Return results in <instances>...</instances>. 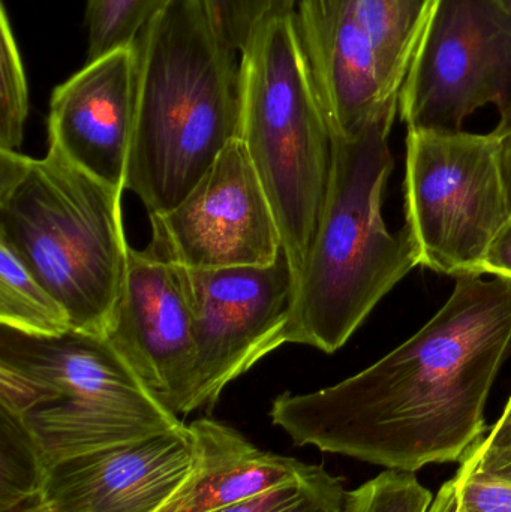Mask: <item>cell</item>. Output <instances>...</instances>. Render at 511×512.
<instances>
[{
  "mask_svg": "<svg viewBox=\"0 0 511 512\" xmlns=\"http://www.w3.org/2000/svg\"><path fill=\"white\" fill-rule=\"evenodd\" d=\"M137 99L135 45L89 60L51 95L48 149L90 176L125 191Z\"/></svg>",
  "mask_w": 511,
  "mask_h": 512,
  "instance_id": "obj_13",
  "label": "cell"
},
{
  "mask_svg": "<svg viewBox=\"0 0 511 512\" xmlns=\"http://www.w3.org/2000/svg\"><path fill=\"white\" fill-rule=\"evenodd\" d=\"M483 274L511 279V221L489 251Z\"/></svg>",
  "mask_w": 511,
  "mask_h": 512,
  "instance_id": "obj_25",
  "label": "cell"
},
{
  "mask_svg": "<svg viewBox=\"0 0 511 512\" xmlns=\"http://www.w3.org/2000/svg\"><path fill=\"white\" fill-rule=\"evenodd\" d=\"M195 339L192 412L287 343L296 276L285 252L273 264L221 270L183 268Z\"/></svg>",
  "mask_w": 511,
  "mask_h": 512,
  "instance_id": "obj_10",
  "label": "cell"
},
{
  "mask_svg": "<svg viewBox=\"0 0 511 512\" xmlns=\"http://www.w3.org/2000/svg\"><path fill=\"white\" fill-rule=\"evenodd\" d=\"M188 426L81 454L48 471L42 498L54 512H156L189 477Z\"/></svg>",
  "mask_w": 511,
  "mask_h": 512,
  "instance_id": "obj_14",
  "label": "cell"
},
{
  "mask_svg": "<svg viewBox=\"0 0 511 512\" xmlns=\"http://www.w3.org/2000/svg\"><path fill=\"white\" fill-rule=\"evenodd\" d=\"M452 483L459 512H511V480L461 463Z\"/></svg>",
  "mask_w": 511,
  "mask_h": 512,
  "instance_id": "obj_23",
  "label": "cell"
},
{
  "mask_svg": "<svg viewBox=\"0 0 511 512\" xmlns=\"http://www.w3.org/2000/svg\"><path fill=\"white\" fill-rule=\"evenodd\" d=\"M498 3H500L501 8L504 9V12H506L507 17H509L511 21V0H498Z\"/></svg>",
  "mask_w": 511,
  "mask_h": 512,
  "instance_id": "obj_31",
  "label": "cell"
},
{
  "mask_svg": "<svg viewBox=\"0 0 511 512\" xmlns=\"http://www.w3.org/2000/svg\"><path fill=\"white\" fill-rule=\"evenodd\" d=\"M138 99L125 189L150 215L185 200L240 138V54L191 0H173L135 42Z\"/></svg>",
  "mask_w": 511,
  "mask_h": 512,
  "instance_id": "obj_2",
  "label": "cell"
},
{
  "mask_svg": "<svg viewBox=\"0 0 511 512\" xmlns=\"http://www.w3.org/2000/svg\"><path fill=\"white\" fill-rule=\"evenodd\" d=\"M122 194L56 150L0 152V240L93 336H107L128 271Z\"/></svg>",
  "mask_w": 511,
  "mask_h": 512,
  "instance_id": "obj_4",
  "label": "cell"
},
{
  "mask_svg": "<svg viewBox=\"0 0 511 512\" xmlns=\"http://www.w3.org/2000/svg\"><path fill=\"white\" fill-rule=\"evenodd\" d=\"M510 462L511 450L504 454H498V456L485 457V459H476V457L467 456L461 463H467V465L473 466V468L479 469V471H489V469H494L497 468V466Z\"/></svg>",
  "mask_w": 511,
  "mask_h": 512,
  "instance_id": "obj_28",
  "label": "cell"
},
{
  "mask_svg": "<svg viewBox=\"0 0 511 512\" xmlns=\"http://www.w3.org/2000/svg\"><path fill=\"white\" fill-rule=\"evenodd\" d=\"M0 325L30 336H60L74 330L63 304L0 240Z\"/></svg>",
  "mask_w": 511,
  "mask_h": 512,
  "instance_id": "obj_16",
  "label": "cell"
},
{
  "mask_svg": "<svg viewBox=\"0 0 511 512\" xmlns=\"http://www.w3.org/2000/svg\"><path fill=\"white\" fill-rule=\"evenodd\" d=\"M431 504L432 493L414 472L386 469L348 492L345 512H428Z\"/></svg>",
  "mask_w": 511,
  "mask_h": 512,
  "instance_id": "obj_22",
  "label": "cell"
},
{
  "mask_svg": "<svg viewBox=\"0 0 511 512\" xmlns=\"http://www.w3.org/2000/svg\"><path fill=\"white\" fill-rule=\"evenodd\" d=\"M105 339L177 417L192 412L195 339L183 270L129 249L122 295Z\"/></svg>",
  "mask_w": 511,
  "mask_h": 512,
  "instance_id": "obj_12",
  "label": "cell"
},
{
  "mask_svg": "<svg viewBox=\"0 0 511 512\" xmlns=\"http://www.w3.org/2000/svg\"><path fill=\"white\" fill-rule=\"evenodd\" d=\"M428 512H459L456 507L455 487H453L452 480L443 484Z\"/></svg>",
  "mask_w": 511,
  "mask_h": 512,
  "instance_id": "obj_27",
  "label": "cell"
},
{
  "mask_svg": "<svg viewBox=\"0 0 511 512\" xmlns=\"http://www.w3.org/2000/svg\"><path fill=\"white\" fill-rule=\"evenodd\" d=\"M173 0H87V62L131 47Z\"/></svg>",
  "mask_w": 511,
  "mask_h": 512,
  "instance_id": "obj_18",
  "label": "cell"
},
{
  "mask_svg": "<svg viewBox=\"0 0 511 512\" xmlns=\"http://www.w3.org/2000/svg\"><path fill=\"white\" fill-rule=\"evenodd\" d=\"M0 512H54L48 507L47 502L42 498L41 493L32 498L24 499V501L18 502V504L12 505V507L0 510Z\"/></svg>",
  "mask_w": 511,
  "mask_h": 512,
  "instance_id": "obj_29",
  "label": "cell"
},
{
  "mask_svg": "<svg viewBox=\"0 0 511 512\" xmlns=\"http://www.w3.org/2000/svg\"><path fill=\"white\" fill-rule=\"evenodd\" d=\"M240 138L299 279L329 192L333 135L315 92L294 12L266 21L240 54Z\"/></svg>",
  "mask_w": 511,
  "mask_h": 512,
  "instance_id": "obj_6",
  "label": "cell"
},
{
  "mask_svg": "<svg viewBox=\"0 0 511 512\" xmlns=\"http://www.w3.org/2000/svg\"><path fill=\"white\" fill-rule=\"evenodd\" d=\"M500 144L501 165H503L504 179H506L507 191L511 201V125L509 128L495 129L492 131Z\"/></svg>",
  "mask_w": 511,
  "mask_h": 512,
  "instance_id": "obj_26",
  "label": "cell"
},
{
  "mask_svg": "<svg viewBox=\"0 0 511 512\" xmlns=\"http://www.w3.org/2000/svg\"><path fill=\"white\" fill-rule=\"evenodd\" d=\"M29 116V87L5 3L0 8V152H20Z\"/></svg>",
  "mask_w": 511,
  "mask_h": 512,
  "instance_id": "obj_20",
  "label": "cell"
},
{
  "mask_svg": "<svg viewBox=\"0 0 511 512\" xmlns=\"http://www.w3.org/2000/svg\"><path fill=\"white\" fill-rule=\"evenodd\" d=\"M386 114L357 135H333L329 192L296 283L287 343L341 349L374 307L419 264L407 228L387 230L383 195L393 170Z\"/></svg>",
  "mask_w": 511,
  "mask_h": 512,
  "instance_id": "obj_3",
  "label": "cell"
},
{
  "mask_svg": "<svg viewBox=\"0 0 511 512\" xmlns=\"http://www.w3.org/2000/svg\"><path fill=\"white\" fill-rule=\"evenodd\" d=\"M437 0H297L306 65L333 135L398 114Z\"/></svg>",
  "mask_w": 511,
  "mask_h": 512,
  "instance_id": "obj_7",
  "label": "cell"
},
{
  "mask_svg": "<svg viewBox=\"0 0 511 512\" xmlns=\"http://www.w3.org/2000/svg\"><path fill=\"white\" fill-rule=\"evenodd\" d=\"M195 447L189 477L156 512H215L296 480L311 468L258 450L233 427L210 418L188 426Z\"/></svg>",
  "mask_w": 511,
  "mask_h": 512,
  "instance_id": "obj_15",
  "label": "cell"
},
{
  "mask_svg": "<svg viewBox=\"0 0 511 512\" xmlns=\"http://www.w3.org/2000/svg\"><path fill=\"white\" fill-rule=\"evenodd\" d=\"M0 408L18 415L57 463L185 426L105 337L30 336L0 325Z\"/></svg>",
  "mask_w": 511,
  "mask_h": 512,
  "instance_id": "obj_5",
  "label": "cell"
},
{
  "mask_svg": "<svg viewBox=\"0 0 511 512\" xmlns=\"http://www.w3.org/2000/svg\"><path fill=\"white\" fill-rule=\"evenodd\" d=\"M482 472H488V474L497 475V477L506 478V480H511V462L504 463V465L497 466V468L489 469V471Z\"/></svg>",
  "mask_w": 511,
  "mask_h": 512,
  "instance_id": "obj_30",
  "label": "cell"
},
{
  "mask_svg": "<svg viewBox=\"0 0 511 512\" xmlns=\"http://www.w3.org/2000/svg\"><path fill=\"white\" fill-rule=\"evenodd\" d=\"M213 32L242 54L266 21L296 11L297 0H191Z\"/></svg>",
  "mask_w": 511,
  "mask_h": 512,
  "instance_id": "obj_21",
  "label": "cell"
},
{
  "mask_svg": "<svg viewBox=\"0 0 511 512\" xmlns=\"http://www.w3.org/2000/svg\"><path fill=\"white\" fill-rule=\"evenodd\" d=\"M347 495L339 478L311 465L296 480L215 512H345Z\"/></svg>",
  "mask_w": 511,
  "mask_h": 512,
  "instance_id": "obj_19",
  "label": "cell"
},
{
  "mask_svg": "<svg viewBox=\"0 0 511 512\" xmlns=\"http://www.w3.org/2000/svg\"><path fill=\"white\" fill-rule=\"evenodd\" d=\"M511 349V279L456 277L452 297L368 369L276 397L270 418L297 447L414 472L461 463L486 438V402Z\"/></svg>",
  "mask_w": 511,
  "mask_h": 512,
  "instance_id": "obj_1",
  "label": "cell"
},
{
  "mask_svg": "<svg viewBox=\"0 0 511 512\" xmlns=\"http://www.w3.org/2000/svg\"><path fill=\"white\" fill-rule=\"evenodd\" d=\"M511 450V399L507 403L504 414L500 420L492 427L491 433L480 442L479 445L470 451L468 456L476 459H485V457L498 456V454L507 453Z\"/></svg>",
  "mask_w": 511,
  "mask_h": 512,
  "instance_id": "obj_24",
  "label": "cell"
},
{
  "mask_svg": "<svg viewBox=\"0 0 511 512\" xmlns=\"http://www.w3.org/2000/svg\"><path fill=\"white\" fill-rule=\"evenodd\" d=\"M407 228L419 264L449 276L482 274L511 221L494 132H408Z\"/></svg>",
  "mask_w": 511,
  "mask_h": 512,
  "instance_id": "obj_8",
  "label": "cell"
},
{
  "mask_svg": "<svg viewBox=\"0 0 511 512\" xmlns=\"http://www.w3.org/2000/svg\"><path fill=\"white\" fill-rule=\"evenodd\" d=\"M495 105L511 125V21L498 0H437L399 111L408 132L464 131L465 120Z\"/></svg>",
  "mask_w": 511,
  "mask_h": 512,
  "instance_id": "obj_9",
  "label": "cell"
},
{
  "mask_svg": "<svg viewBox=\"0 0 511 512\" xmlns=\"http://www.w3.org/2000/svg\"><path fill=\"white\" fill-rule=\"evenodd\" d=\"M47 474L41 448L26 424L0 408V510L39 495Z\"/></svg>",
  "mask_w": 511,
  "mask_h": 512,
  "instance_id": "obj_17",
  "label": "cell"
},
{
  "mask_svg": "<svg viewBox=\"0 0 511 512\" xmlns=\"http://www.w3.org/2000/svg\"><path fill=\"white\" fill-rule=\"evenodd\" d=\"M149 219L147 251L189 270L260 267L284 252L275 213L240 140L225 147L182 203Z\"/></svg>",
  "mask_w": 511,
  "mask_h": 512,
  "instance_id": "obj_11",
  "label": "cell"
}]
</instances>
